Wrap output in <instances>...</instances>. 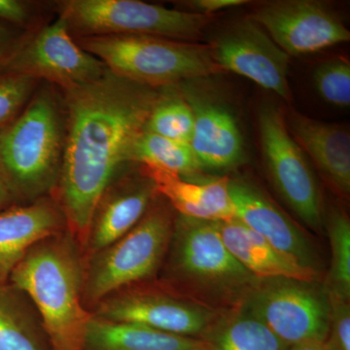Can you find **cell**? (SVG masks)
Here are the masks:
<instances>
[{"mask_svg":"<svg viewBox=\"0 0 350 350\" xmlns=\"http://www.w3.org/2000/svg\"><path fill=\"white\" fill-rule=\"evenodd\" d=\"M66 110L63 167L54 194L69 234L86 243L98 202L133 167L130 153L160 89L124 79L109 69L96 81L62 91Z\"/></svg>","mask_w":350,"mask_h":350,"instance_id":"6da1fadb","label":"cell"},{"mask_svg":"<svg viewBox=\"0 0 350 350\" xmlns=\"http://www.w3.org/2000/svg\"><path fill=\"white\" fill-rule=\"evenodd\" d=\"M66 137L63 93L41 82L19 116L0 133V172L17 204L54 197Z\"/></svg>","mask_w":350,"mask_h":350,"instance_id":"7a4b0ae2","label":"cell"},{"mask_svg":"<svg viewBox=\"0 0 350 350\" xmlns=\"http://www.w3.org/2000/svg\"><path fill=\"white\" fill-rule=\"evenodd\" d=\"M72 239L61 232L36 244L8 280L36 306L53 350H85L93 317L83 306L85 271Z\"/></svg>","mask_w":350,"mask_h":350,"instance_id":"3957f363","label":"cell"},{"mask_svg":"<svg viewBox=\"0 0 350 350\" xmlns=\"http://www.w3.org/2000/svg\"><path fill=\"white\" fill-rule=\"evenodd\" d=\"M167 256V280L180 296L217 312L241 306L258 282L226 247L213 221L176 213Z\"/></svg>","mask_w":350,"mask_h":350,"instance_id":"277c9868","label":"cell"},{"mask_svg":"<svg viewBox=\"0 0 350 350\" xmlns=\"http://www.w3.org/2000/svg\"><path fill=\"white\" fill-rule=\"evenodd\" d=\"M75 40L115 75L155 89L223 72L209 45L146 36H90Z\"/></svg>","mask_w":350,"mask_h":350,"instance_id":"5b68a950","label":"cell"},{"mask_svg":"<svg viewBox=\"0 0 350 350\" xmlns=\"http://www.w3.org/2000/svg\"><path fill=\"white\" fill-rule=\"evenodd\" d=\"M174 209L160 195L123 238L91 258L83 299L98 304L119 290L150 280L165 262L174 230Z\"/></svg>","mask_w":350,"mask_h":350,"instance_id":"8992f818","label":"cell"},{"mask_svg":"<svg viewBox=\"0 0 350 350\" xmlns=\"http://www.w3.org/2000/svg\"><path fill=\"white\" fill-rule=\"evenodd\" d=\"M55 11L73 38L105 36H146L199 40L215 15L165 8L138 0H63Z\"/></svg>","mask_w":350,"mask_h":350,"instance_id":"52a82bcc","label":"cell"},{"mask_svg":"<svg viewBox=\"0 0 350 350\" xmlns=\"http://www.w3.org/2000/svg\"><path fill=\"white\" fill-rule=\"evenodd\" d=\"M257 124L262 160L276 192L306 227L321 232L325 213L319 186L305 152L288 131L284 113L262 103Z\"/></svg>","mask_w":350,"mask_h":350,"instance_id":"ba28073f","label":"cell"},{"mask_svg":"<svg viewBox=\"0 0 350 350\" xmlns=\"http://www.w3.org/2000/svg\"><path fill=\"white\" fill-rule=\"evenodd\" d=\"M241 306L289 347L324 342L328 336L330 303L325 288L317 282L258 280Z\"/></svg>","mask_w":350,"mask_h":350,"instance_id":"9c48e42d","label":"cell"},{"mask_svg":"<svg viewBox=\"0 0 350 350\" xmlns=\"http://www.w3.org/2000/svg\"><path fill=\"white\" fill-rule=\"evenodd\" d=\"M107 69L76 43L66 21L57 16L29 32L0 71L29 76L66 91L96 81Z\"/></svg>","mask_w":350,"mask_h":350,"instance_id":"30bf717a","label":"cell"},{"mask_svg":"<svg viewBox=\"0 0 350 350\" xmlns=\"http://www.w3.org/2000/svg\"><path fill=\"white\" fill-rule=\"evenodd\" d=\"M211 46L219 68L247 78L282 100L291 101L290 57L250 16L230 23Z\"/></svg>","mask_w":350,"mask_h":350,"instance_id":"8fae6325","label":"cell"},{"mask_svg":"<svg viewBox=\"0 0 350 350\" xmlns=\"http://www.w3.org/2000/svg\"><path fill=\"white\" fill-rule=\"evenodd\" d=\"M250 16L290 57L350 40L349 29L338 14L317 0L262 2Z\"/></svg>","mask_w":350,"mask_h":350,"instance_id":"7c38bea8","label":"cell"},{"mask_svg":"<svg viewBox=\"0 0 350 350\" xmlns=\"http://www.w3.org/2000/svg\"><path fill=\"white\" fill-rule=\"evenodd\" d=\"M221 313L180 295L131 290L103 299L98 304L94 317L107 321L137 324L174 335L200 338Z\"/></svg>","mask_w":350,"mask_h":350,"instance_id":"4fadbf2b","label":"cell"},{"mask_svg":"<svg viewBox=\"0 0 350 350\" xmlns=\"http://www.w3.org/2000/svg\"><path fill=\"white\" fill-rule=\"evenodd\" d=\"M177 87L192 107L194 130L189 144L202 169L229 170L243 165L245 144L238 119L230 107L198 79Z\"/></svg>","mask_w":350,"mask_h":350,"instance_id":"5bb4252c","label":"cell"},{"mask_svg":"<svg viewBox=\"0 0 350 350\" xmlns=\"http://www.w3.org/2000/svg\"><path fill=\"white\" fill-rule=\"evenodd\" d=\"M229 193L234 218L292 261L319 273L317 255L305 234L261 189L244 179L229 178Z\"/></svg>","mask_w":350,"mask_h":350,"instance_id":"9a60e30c","label":"cell"},{"mask_svg":"<svg viewBox=\"0 0 350 350\" xmlns=\"http://www.w3.org/2000/svg\"><path fill=\"white\" fill-rule=\"evenodd\" d=\"M158 196L153 183L137 167L116 179L103 195L94 211L86 247L90 258L105 250L135 227Z\"/></svg>","mask_w":350,"mask_h":350,"instance_id":"2e32d148","label":"cell"},{"mask_svg":"<svg viewBox=\"0 0 350 350\" xmlns=\"http://www.w3.org/2000/svg\"><path fill=\"white\" fill-rule=\"evenodd\" d=\"M64 229L66 218L53 197L0 211V282L8 283L13 269L36 244Z\"/></svg>","mask_w":350,"mask_h":350,"instance_id":"e0dca14e","label":"cell"},{"mask_svg":"<svg viewBox=\"0 0 350 350\" xmlns=\"http://www.w3.org/2000/svg\"><path fill=\"white\" fill-rule=\"evenodd\" d=\"M288 131L338 195L350 194V135L345 126L310 118L290 108Z\"/></svg>","mask_w":350,"mask_h":350,"instance_id":"ac0fdd59","label":"cell"},{"mask_svg":"<svg viewBox=\"0 0 350 350\" xmlns=\"http://www.w3.org/2000/svg\"><path fill=\"white\" fill-rule=\"evenodd\" d=\"M137 165L150 179L158 195L167 200L177 214L213 222L234 218L228 177L200 183L167 170Z\"/></svg>","mask_w":350,"mask_h":350,"instance_id":"d6986e66","label":"cell"},{"mask_svg":"<svg viewBox=\"0 0 350 350\" xmlns=\"http://www.w3.org/2000/svg\"><path fill=\"white\" fill-rule=\"evenodd\" d=\"M216 225L226 247L257 280L290 278L317 282V271L292 261L238 219L216 222Z\"/></svg>","mask_w":350,"mask_h":350,"instance_id":"ffe728a7","label":"cell"},{"mask_svg":"<svg viewBox=\"0 0 350 350\" xmlns=\"http://www.w3.org/2000/svg\"><path fill=\"white\" fill-rule=\"evenodd\" d=\"M85 350H206L202 338L184 337L137 324L92 317Z\"/></svg>","mask_w":350,"mask_h":350,"instance_id":"44dd1931","label":"cell"},{"mask_svg":"<svg viewBox=\"0 0 350 350\" xmlns=\"http://www.w3.org/2000/svg\"><path fill=\"white\" fill-rule=\"evenodd\" d=\"M206 350H288L261 320L243 306L222 312L202 336Z\"/></svg>","mask_w":350,"mask_h":350,"instance_id":"7402d4cb","label":"cell"},{"mask_svg":"<svg viewBox=\"0 0 350 350\" xmlns=\"http://www.w3.org/2000/svg\"><path fill=\"white\" fill-rule=\"evenodd\" d=\"M130 159L133 165L167 170L188 180L202 170L190 144L175 142L144 130L135 138Z\"/></svg>","mask_w":350,"mask_h":350,"instance_id":"603a6c76","label":"cell"},{"mask_svg":"<svg viewBox=\"0 0 350 350\" xmlns=\"http://www.w3.org/2000/svg\"><path fill=\"white\" fill-rule=\"evenodd\" d=\"M0 350H43L38 326L22 294L0 282Z\"/></svg>","mask_w":350,"mask_h":350,"instance_id":"cb8c5ba5","label":"cell"},{"mask_svg":"<svg viewBox=\"0 0 350 350\" xmlns=\"http://www.w3.org/2000/svg\"><path fill=\"white\" fill-rule=\"evenodd\" d=\"M194 130V114L177 85L160 88L144 131L161 137L190 144Z\"/></svg>","mask_w":350,"mask_h":350,"instance_id":"d4e9b609","label":"cell"},{"mask_svg":"<svg viewBox=\"0 0 350 350\" xmlns=\"http://www.w3.org/2000/svg\"><path fill=\"white\" fill-rule=\"evenodd\" d=\"M324 224L331 244V268L325 286L328 294L350 299V222L338 207H329Z\"/></svg>","mask_w":350,"mask_h":350,"instance_id":"484cf974","label":"cell"},{"mask_svg":"<svg viewBox=\"0 0 350 350\" xmlns=\"http://www.w3.org/2000/svg\"><path fill=\"white\" fill-rule=\"evenodd\" d=\"M313 84L320 98L338 108L350 105V63L347 57H336L322 62L314 69Z\"/></svg>","mask_w":350,"mask_h":350,"instance_id":"4316f807","label":"cell"},{"mask_svg":"<svg viewBox=\"0 0 350 350\" xmlns=\"http://www.w3.org/2000/svg\"><path fill=\"white\" fill-rule=\"evenodd\" d=\"M40 83L29 76L0 71V133L19 116Z\"/></svg>","mask_w":350,"mask_h":350,"instance_id":"83f0119b","label":"cell"},{"mask_svg":"<svg viewBox=\"0 0 350 350\" xmlns=\"http://www.w3.org/2000/svg\"><path fill=\"white\" fill-rule=\"evenodd\" d=\"M327 293V292H326ZM330 326L324 345L326 350H350L349 300L328 294Z\"/></svg>","mask_w":350,"mask_h":350,"instance_id":"f1b7e54d","label":"cell"},{"mask_svg":"<svg viewBox=\"0 0 350 350\" xmlns=\"http://www.w3.org/2000/svg\"><path fill=\"white\" fill-rule=\"evenodd\" d=\"M39 4L23 0H0V21L25 31H33L36 25Z\"/></svg>","mask_w":350,"mask_h":350,"instance_id":"f546056e","label":"cell"},{"mask_svg":"<svg viewBox=\"0 0 350 350\" xmlns=\"http://www.w3.org/2000/svg\"><path fill=\"white\" fill-rule=\"evenodd\" d=\"M29 32L0 21V68L10 59Z\"/></svg>","mask_w":350,"mask_h":350,"instance_id":"4dcf8cb0","label":"cell"},{"mask_svg":"<svg viewBox=\"0 0 350 350\" xmlns=\"http://www.w3.org/2000/svg\"><path fill=\"white\" fill-rule=\"evenodd\" d=\"M182 6L187 7L189 12L214 16V14L225 9L245 5L247 0H191L180 2Z\"/></svg>","mask_w":350,"mask_h":350,"instance_id":"1f68e13d","label":"cell"},{"mask_svg":"<svg viewBox=\"0 0 350 350\" xmlns=\"http://www.w3.org/2000/svg\"><path fill=\"white\" fill-rule=\"evenodd\" d=\"M17 204L15 198L11 193L10 189L7 186L1 172H0V211L8 208V207Z\"/></svg>","mask_w":350,"mask_h":350,"instance_id":"d6a6232c","label":"cell"},{"mask_svg":"<svg viewBox=\"0 0 350 350\" xmlns=\"http://www.w3.org/2000/svg\"><path fill=\"white\" fill-rule=\"evenodd\" d=\"M288 350H326V349L324 342H317V340H308V342L291 345Z\"/></svg>","mask_w":350,"mask_h":350,"instance_id":"836d02e7","label":"cell"}]
</instances>
